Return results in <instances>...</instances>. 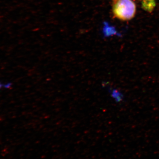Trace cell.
<instances>
[{
    "label": "cell",
    "mask_w": 159,
    "mask_h": 159,
    "mask_svg": "<svg viewBox=\"0 0 159 159\" xmlns=\"http://www.w3.org/2000/svg\"><path fill=\"white\" fill-rule=\"evenodd\" d=\"M11 84L10 83L7 84H2V83L0 82V89L3 88H9L11 86Z\"/></svg>",
    "instance_id": "3957f363"
},
{
    "label": "cell",
    "mask_w": 159,
    "mask_h": 159,
    "mask_svg": "<svg viewBox=\"0 0 159 159\" xmlns=\"http://www.w3.org/2000/svg\"><path fill=\"white\" fill-rule=\"evenodd\" d=\"M114 14L119 19L126 20L134 17L136 6L132 0H116L114 3Z\"/></svg>",
    "instance_id": "6da1fadb"
},
{
    "label": "cell",
    "mask_w": 159,
    "mask_h": 159,
    "mask_svg": "<svg viewBox=\"0 0 159 159\" xmlns=\"http://www.w3.org/2000/svg\"><path fill=\"white\" fill-rule=\"evenodd\" d=\"M109 91L110 93L111 97L117 102H122L124 99V96L120 91L116 89L110 88Z\"/></svg>",
    "instance_id": "7a4b0ae2"
}]
</instances>
